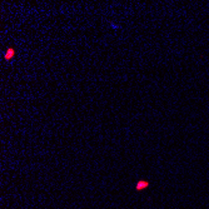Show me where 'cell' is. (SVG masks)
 <instances>
[{
  "label": "cell",
  "instance_id": "6da1fadb",
  "mask_svg": "<svg viewBox=\"0 0 209 209\" xmlns=\"http://www.w3.org/2000/svg\"><path fill=\"white\" fill-rule=\"evenodd\" d=\"M15 55V50L14 48H8L6 50H5V54H4V59L6 61H10Z\"/></svg>",
  "mask_w": 209,
  "mask_h": 209
},
{
  "label": "cell",
  "instance_id": "7a4b0ae2",
  "mask_svg": "<svg viewBox=\"0 0 209 209\" xmlns=\"http://www.w3.org/2000/svg\"><path fill=\"white\" fill-rule=\"evenodd\" d=\"M148 187H149V182L148 180H139V182H137L135 189H137L138 192H140V190H143V189H145V188H148Z\"/></svg>",
  "mask_w": 209,
  "mask_h": 209
}]
</instances>
